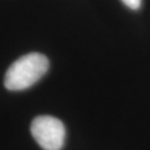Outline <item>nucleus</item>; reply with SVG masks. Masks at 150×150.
<instances>
[{"instance_id":"obj_1","label":"nucleus","mask_w":150,"mask_h":150,"mask_svg":"<svg viewBox=\"0 0 150 150\" xmlns=\"http://www.w3.org/2000/svg\"><path fill=\"white\" fill-rule=\"evenodd\" d=\"M49 69V60L38 52L25 54L8 68L5 76V87L11 91H21L33 86Z\"/></svg>"},{"instance_id":"obj_2","label":"nucleus","mask_w":150,"mask_h":150,"mask_svg":"<svg viewBox=\"0 0 150 150\" xmlns=\"http://www.w3.org/2000/svg\"><path fill=\"white\" fill-rule=\"evenodd\" d=\"M31 134L43 150H61L66 138V129L59 119L39 116L31 123Z\"/></svg>"},{"instance_id":"obj_3","label":"nucleus","mask_w":150,"mask_h":150,"mask_svg":"<svg viewBox=\"0 0 150 150\" xmlns=\"http://www.w3.org/2000/svg\"><path fill=\"white\" fill-rule=\"evenodd\" d=\"M125 5L127 6L128 8L132 9V10H137L141 7V2L142 0H121Z\"/></svg>"}]
</instances>
